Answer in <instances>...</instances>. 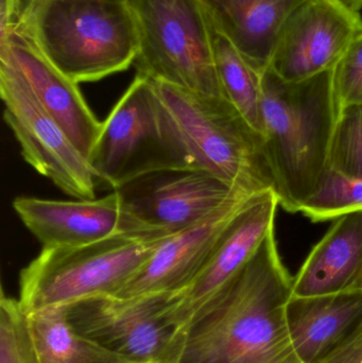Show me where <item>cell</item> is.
Wrapping results in <instances>:
<instances>
[{
    "instance_id": "obj_10",
    "label": "cell",
    "mask_w": 362,
    "mask_h": 363,
    "mask_svg": "<svg viewBox=\"0 0 362 363\" xmlns=\"http://www.w3.org/2000/svg\"><path fill=\"white\" fill-rule=\"evenodd\" d=\"M0 95L4 118L21 146L23 160L64 194L96 199L97 180L89 161L38 102L10 57L0 52Z\"/></svg>"
},
{
    "instance_id": "obj_17",
    "label": "cell",
    "mask_w": 362,
    "mask_h": 363,
    "mask_svg": "<svg viewBox=\"0 0 362 363\" xmlns=\"http://www.w3.org/2000/svg\"><path fill=\"white\" fill-rule=\"evenodd\" d=\"M362 290V211L336 219L293 277V296Z\"/></svg>"
},
{
    "instance_id": "obj_8",
    "label": "cell",
    "mask_w": 362,
    "mask_h": 363,
    "mask_svg": "<svg viewBox=\"0 0 362 363\" xmlns=\"http://www.w3.org/2000/svg\"><path fill=\"white\" fill-rule=\"evenodd\" d=\"M181 292L95 296L65 305L77 333L132 362L180 363L186 337L168 319Z\"/></svg>"
},
{
    "instance_id": "obj_25",
    "label": "cell",
    "mask_w": 362,
    "mask_h": 363,
    "mask_svg": "<svg viewBox=\"0 0 362 363\" xmlns=\"http://www.w3.org/2000/svg\"><path fill=\"white\" fill-rule=\"evenodd\" d=\"M27 0H0V42L18 28Z\"/></svg>"
},
{
    "instance_id": "obj_22",
    "label": "cell",
    "mask_w": 362,
    "mask_h": 363,
    "mask_svg": "<svg viewBox=\"0 0 362 363\" xmlns=\"http://www.w3.org/2000/svg\"><path fill=\"white\" fill-rule=\"evenodd\" d=\"M329 169L362 178V104L340 110L332 140Z\"/></svg>"
},
{
    "instance_id": "obj_12",
    "label": "cell",
    "mask_w": 362,
    "mask_h": 363,
    "mask_svg": "<svg viewBox=\"0 0 362 363\" xmlns=\"http://www.w3.org/2000/svg\"><path fill=\"white\" fill-rule=\"evenodd\" d=\"M278 205L276 192H261L232 220L205 266L169 307L168 319L179 334L186 337L189 326L204 307L248 264L274 230Z\"/></svg>"
},
{
    "instance_id": "obj_7",
    "label": "cell",
    "mask_w": 362,
    "mask_h": 363,
    "mask_svg": "<svg viewBox=\"0 0 362 363\" xmlns=\"http://www.w3.org/2000/svg\"><path fill=\"white\" fill-rule=\"evenodd\" d=\"M137 27V74L200 95L225 98L212 27L201 0H125Z\"/></svg>"
},
{
    "instance_id": "obj_6",
    "label": "cell",
    "mask_w": 362,
    "mask_h": 363,
    "mask_svg": "<svg viewBox=\"0 0 362 363\" xmlns=\"http://www.w3.org/2000/svg\"><path fill=\"white\" fill-rule=\"evenodd\" d=\"M97 184L113 191L147 174L189 170L153 81L136 74L115 104L89 157Z\"/></svg>"
},
{
    "instance_id": "obj_20",
    "label": "cell",
    "mask_w": 362,
    "mask_h": 363,
    "mask_svg": "<svg viewBox=\"0 0 362 363\" xmlns=\"http://www.w3.org/2000/svg\"><path fill=\"white\" fill-rule=\"evenodd\" d=\"M210 27L215 65L225 97L263 135L261 74L212 23Z\"/></svg>"
},
{
    "instance_id": "obj_23",
    "label": "cell",
    "mask_w": 362,
    "mask_h": 363,
    "mask_svg": "<svg viewBox=\"0 0 362 363\" xmlns=\"http://www.w3.org/2000/svg\"><path fill=\"white\" fill-rule=\"evenodd\" d=\"M0 363H40L30 334L27 315L16 298L1 290Z\"/></svg>"
},
{
    "instance_id": "obj_15",
    "label": "cell",
    "mask_w": 362,
    "mask_h": 363,
    "mask_svg": "<svg viewBox=\"0 0 362 363\" xmlns=\"http://www.w3.org/2000/svg\"><path fill=\"white\" fill-rule=\"evenodd\" d=\"M13 208L43 247H74L121 233V200L113 191L101 199L57 201L19 196Z\"/></svg>"
},
{
    "instance_id": "obj_21",
    "label": "cell",
    "mask_w": 362,
    "mask_h": 363,
    "mask_svg": "<svg viewBox=\"0 0 362 363\" xmlns=\"http://www.w3.org/2000/svg\"><path fill=\"white\" fill-rule=\"evenodd\" d=\"M357 211H362V178L327 168L316 191L304 203L300 213L312 222H322Z\"/></svg>"
},
{
    "instance_id": "obj_28",
    "label": "cell",
    "mask_w": 362,
    "mask_h": 363,
    "mask_svg": "<svg viewBox=\"0 0 362 363\" xmlns=\"http://www.w3.org/2000/svg\"><path fill=\"white\" fill-rule=\"evenodd\" d=\"M140 363H155V362H140Z\"/></svg>"
},
{
    "instance_id": "obj_2",
    "label": "cell",
    "mask_w": 362,
    "mask_h": 363,
    "mask_svg": "<svg viewBox=\"0 0 362 363\" xmlns=\"http://www.w3.org/2000/svg\"><path fill=\"white\" fill-rule=\"evenodd\" d=\"M261 123L266 155L278 203L301 211L329 168L340 106L334 70L285 81L267 68L261 74Z\"/></svg>"
},
{
    "instance_id": "obj_4",
    "label": "cell",
    "mask_w": 362,
    "mask_h": 363,
    "mask_svg": "<svg viewBox=\"0 0 362 363\" xmlns=\"http://www.w3.org/2000/svg\"><path fill=\"white\" fill-rule=\"evenodd\" d=\"M153 84L189 170L208 172L247 194L274 191L263 135L227 98L200 95L159 81Z\"/></svg>"
},
{
    "instance_id": "obj_24",
    "label": "cell",
    "mask_w": 362,
    "mask_h": 363,
    "mask_svg": "<svg viewBox=\"0 0 362 363\" xmlns=\"http://www.w3.org/2000/svg\"><path fill=\"white\" fill-rule=\"evenodd\" d=\"M334 85L340 110L350 104H362V33L334 69Z\"/></svg>"
},
{
    "instance_id": "obj_9",
    "label": "cell",
    "mask_w": 362,
    "mask_h": 363,
    "mask_svg": "<svg viewBox=\"0 0 362 363\" xmlns=\"http://www.w3.org/2000/svg\"><path fill=\"white\" fill-rule=\"evenodd\" d=\"M121 233L161 240L182 232L247 194L208 172L167 170L119 189Z\"/></svg>"
},
{
    "instance_id": "obj_3",
    "label": "cell",
    "mask_w": 362,
    "mask_h": 363,
    "mask_svg": "<svg viewBox=\"0 0 362 363\" xmlns=\"http://www.w3.org/2000/svg\"><path fill=\"white\" fill-rule=\"evenodd\" d=\"M15 31L77 84L128 69L140 49L125 0H27Z\"/></svg>"
},
{
    "instance_id": "obj_14",
    "label": "cell",
    "mask_w": 362,
    "mask_h": 363,
    "mask_svg": "<svg viewBox=\"0 0 362 363\" xmlns=\"http://www.w3.org/2000/svg\"><path fill=\"white\" fill-rule=\"evenodd\" d=\"M0 52L10 57L45 111L89 161L102 123L89 108L79 84L55 68L19 31L13 32L6 40L0 42Z\"/></svg>"
},
{
    "instance_id": "obj_11",
    "label": "cell",
    "mask_w": 362,
    "mask_h": 363,
    "mask_svg": "<svg viewBox=\"0 0 362 363\" xmlns=\"http://www.w3.org/2000/svg\"><path fill=\"white\" fill-rule=\"evenodd\" d=\"M361 33V12L339 0H304L283 25L268 68L290 82L334 70Z\"/></svg>"
},
{
    "instance_id": "obj_16",
    "label": "cell",
    "mask_w": 362,
    "mask_h": 363,
    "mask_svg": "<svg viewBox=\"0 0 362 363\" xmlns=\"http://www.w3.org/2000/svg\"><path fill=\"white\" fill-rule=\"evenodd\" d=\"M287 323L303 363H322L362 335V290L291 296Z\"/></svg>"
},
{
    "instance_id": "obj_13",
    "label": "cell",
    "mask_w": 362,
    "mask_h": 363,
    "mask_svg": "<svg viewBox=\"0 0 362 363\" xmlns=\"http://www.w3.org/2000/svg\"><path fill=\"white\" fill-rule=\"evenodd\" d=\"M255 194L238 196L203 221L162 239L144 266L114 296L137 298L186 289L205 266L225 228Z\"/></svg>"
},
{
    "instance_id": "obj_26",
    "label": "cell",
    "mask_w": 362,
    "mask_h": 363,
    "mask_svg": "<svg viewBox=\"0 0 362 363\" xmlns=\"http://www.w3.org/2000/svg\"><path fill=\"white\" fill-rule=\"evenodd\" d=\"M322 363H362V335Z\"/></svg>"
},
{
    "instance_id": "obj_19",
    "label": "cell",
    "mask_w": 362,
    "mask_h": 363,
    "mask_svg": "<svg viewBox=\"0 0 362 363\" xmlns=\"http://www.w3.org/2000/svg\"><path fill=\"white\" fill-rule=\"evenodd\" d=\"M27 319L40 363H136L77 333L65 306L40 309Z\"/></svg>"
},
{
    "instance_id": "obj_1",
    "label": "cell",
    "mask_w": 362,
    "mask_h": 363,
    "mask_svg": "<svg viewBox=\"0 0 362 363\" xmlns=\"http://www.w3.org/2000/svg\"><path fill=\"white\" fill-rule=\"evenodd\" d=\"M293 285L273 230L189 326L180 363H303L287 323Z\"/></svg>"
},
{
    "instance_id": "obj_18",
    "label": "cell",
    "mask_w": 362,
    "mask_h": 363,
    "mask_svg": "<svg viewBox=\"0 0 362 363\" xmlns=\"http://www.w3.org/2000/svg\"><path fill=\"white\" fill-rule=\"evenodd\" d=\"M304 0H201L213 27L261 74L289 15Z\"/></svg>"
},
{
    "instance_id": "obj_5",
    "label": "cell",
    "mask_w": 362,
    "mask_h": 363,
    "mask_svg": "<svg viewBox=\"0 0 362 363\" xmlns=\"http://www.w3.org/2000/svg\"><path fill=\"white\" fill-rule=\"evenodd\" d=\"M161 240L119 233L82 247H43L19 274L21 309L29 315L47 307L115 296Z\"/></svg>"
},
{
    "instance_id": "obj_27",
    "label": "cell",
    "mask_w": 362,
    "mask_h": 363,
    "mask_svg": "<svg viewBox=\"0 0 362 363\" xmlns=\"http://www.w3.org/2000/svg\"><path fill=\"white\" fill-rule=\"evenodd\" d=\"M339 1L357 12H361L362 10V0H339Z\"/></svg>"
}]
</instances>
